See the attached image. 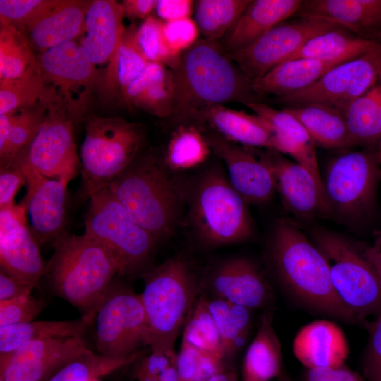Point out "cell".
Segmentation results:
<instances>
[{"mask_svg":"<svg viewBox=\"0 0 381 381\" xmlns=\"http://www.w3.org/2000/svg\"><path fill=\"white\" fill-rule=\"evenodd\" d=\"M215 42L198 39L173 70L171 116L178 121L200 119L210 108L229 102H255L252 81Z\"/></svg>","mask_w":381,"mask_h":381,"instance_id":"obj_1","label":"cell"},{"mask_svg":"<svg viewBox=\"0 0 381 381\" xmlns=\"http://www.w3.org/2000/svg\"><path fill=\"white\" fill-rule=\"evenodd\" d=\"M269 250L279 279L298 301L342 321L360 322L335 291L323 254L294 222H277Z\"/></svg>","mask_w":381,"mask_h":381,"instance_id":"obj_2","label":"cell"},{"mask_svg":"<svg viewBox=\"0 0 381 381\" xmlns=\"http://www.w3.org/2000/svg\"><path fill=\"white\" fill-rule=\"evenodd\" d=\"M119 268L97 241L64 231L54 241L44 274L54 294L77 308L90 323Z\"/></svg>","mask_w":381,"mask_h":381,"instance_id":"obj_3","label":"cell"},{"mask_svg":"<svg viewBox=\"0 0 381 381\" xmlns=\"http://www.w3.org/2000/svg\"><path fill=\"white\" fill-rule=\"evenodd\" d=\"M162 164L151 155L138 157L108 186L133 219L157 241L176 230L184 193Z\"/></svg>","mask_w":381,"mask_h":381,"instance_id":"obj_4","label":"cell"},{"mask_svg":"<svg viewBox=\"0 0 381 381\" xmlns=\"http://www.w3.org/2000/svg\"><path fill=\"white\" fill-rule=\"evenodd\" d=\"M198 286L188 262L166 260L144 275L140 298L149 326L150 351L171 353L182 326L195 305Z\"/></svg>","mask_w":381,"mask_h":381,"instance_id":"obj_5","label":"cell"},{"mask_svg":"<svg viewBox=\"0 0 381 381\" xmlns=\"http://www.w3.org/2000/svg\"><path fill=\"white\" fill-rule=\"evenodd\" d=\"M143 142L138 124L119 117L90 116L80 154L82 196L90 198L107 187L135 160Z\"/></svg>","mask_w":381,"mask_h":381,"instance_id":"obj_6","label":"cell"},{"mask_svg":"<svg viewBox=\"0 0 381 381\" xmlns=\"http://www.w3.org/2000/svg\"><path fill=\"white\" fill-rule=\"evenodd\" d=\"M247 202L218 169L198 179L190 198L189 216L198 238L205 244L239 243L253 234Z\"/></svg>","mask_w":381,"mask_h":381,"instance_id":"obj_7","label":"cell"},{"mask_svg":"<svg viewBox=\"0 0 381 381\" xmlns=\"http://www.w3.org/2000/svg\"><path fill=\"white\" fill-rule=\"evenodd\" d=\"M90 199L85 234L109 251L119 274H134L145 269L155 253V238L133 219L108 186Z\"/></svg>","mask_w":381,"mask_h":381,"instance_id":"obj_8","label":"cell"},{"mask_svg":"<svg viewBox=\"0 0 381 381\" xmlns=\"http://www.w3.org/2000/svg\"><path fill=\"white\" fill-rule=\"evenodd\" d=\"M315 245L327 262L338 296L361 323L381 313V280L360 248L337 233L319 230Z\"/></svg>","mask_w":381,"mask_h":381,"instance_id":"obj_9","label":"cell"},{"mask_svg":"<svg viewBox=\"0 0 381 381\" xmlns=\"http://www.w3.org/2000/svg\"><path fill=\"white\" fill-rule=\"evenodd\" d=\"M377 153L349 152L332 160L322 178L329 216L356 221L365 216L374 202L381 180Z\"/></svg>","mask_w":381,"mask_h":381,"instance_id":"obj_10","label":"cell"},{"mask_svg":"<svg viewBox=\"0 0 381 381\" xmlns=\"http://www.w3.org/2000/svg\"><path fill=\"white\" fill-rule=\"evenodd\" d=\"M37 65L43 81L56 103L73 123L85 115L98 71L76 41L40 52Z\"/></svg>","mask_w":381,"mask_h":381,"instance_id":"obj_11","label":"cell"},{"mask_svg":"<svg viewBox=\"0 0 381 381\" xmlns=\"http://www.w3.org/2000/svg\"><path fill=\"white\" fill-rule=\"evenodd\" d=\"M99 354L122 358L149 345V326L140 294L111 284L95 317Z\"/></svg>","mask_w":381,"mask_h":381,"instance_id":"obj_12","label":"cell"},{"mask_svg":"<svg viewBox=\"0 0 381 381\" xmlns=\"http://www.w3.org/2000/svg\"><path fill=\"white\" fill-rule=\"evenodd\" d=\"M13 161L66 184L77 176L80 162L73 123L59 105L49 107L37 134Z\"/></svg>","mask_w":381,"mask_h":381,"instance_id":"obj_13","label":"cell"},{"mask_svg":"<svg viewBox=\"0 0 381 381\" xmlns=\"http://www.w3.org/2000/svg\"><path fill=\"white\" fill-rule=\"evenodd\" d=\"M381 79V46L330 69L311 86L279 97L291 106L319 103L333 107L343 114L356 99Z\"/></svg>","mask_w":381,"mask_h":381,"instance_id":"obj_14","label":"cell"},{"mask_svg":"<svg viewBox=\"0 0 381 381\" xmlns=\"http://www.w3.org/2000/svg\"><path fill=\"white\" fill-rule=\"evenodd\" d=\"M339 27L323 20L302 17L277 25L248 47L229 52V56L253 82L285 61L312 38Z\"/></svg>","mask_w":381,"mask_h":381,"instance_id":"obj_15","label":"cell"},{"mask_svg":"<svg viewBox=\"0 0 381 381\" xmlns=\"http://www.w3.org/2000/svg\"><path fill=\"white\" fill-rule=\"evenodd\" d=\"M89 350L83 339L32 341L0 356V378L5 381H47L71 360Z\"/></svg>","mask_w":381,"mask_h":381,"instance_id":"obj_16","label":"cell"},{"mask_svg":"<svg viewBox=\"0 0 381 381\" xmlns=\"http://www.w3.org/2000/svg\"><path fill=\"white\" fill-rule=\"evenodd\" d=\"M27 212L21 202L0 210V266L5 273L38 287L46 265L27 225Z\"/></svg>","mask_w":381,"mask_h":381,"instance_id":"obj_17","label":"cell"},{"mask_svg":"<svg viewBox=\"0 0 381 381\" xmlns=\"http://www.w3.org/2000/svg\"><path fill=\"white\" fill-rule=\"evenodd\" d=\"M260 158L272 170L276 190L288 211L306 219L329 217L323 188L305 167L273 150L261 155Z\"/></svg>","mask_w":381,"mask_h":381,"instance_id":"obj_18","label":"cell"},{"mask_svg":"<svg viewBox=\"0 0 381 381\" xmlns=\"http://www.w3.org/2000/svg\"><path fill=\"white\" fill-rule=\"evenodd\" d=\"M211 150L224 162L228 179L248 204L269 200L276 190L274 175L260 158L233 144L219 134L206 136Z\"/></svg>","mask_w":381,"mask_h":381,"instance_id":"obj_19","label":"cell"},{"mask_svg":"<svg viewBox=\"0 0 381 381\" xmlns=\"http://www.w3.org/2000/svg\"><path fill=\"white\" fill-rule=\"evenodd\" d=\"M27 193L21 203L27 207L31 231L39 243L54 241L64 231L66 183L47 179L35 170L25 172Z\"/></svg>","mask_w":381,"mask_h":381,"instance_id":"obj_20","label":"cell"},{"mask_svg":"<svg viewBox=\"0 0 381 381\" xmlns=\"http://www.w3.org/2000/svg\"><path fill=\"white\" fill-rule=\"evenodd\" d=\"M123 18L121 3L90 1L78 42L97 71L98 66L107 67L121 42L126 29Z\"/></svg>","mask_w":381,"mask_h":381,"instance_id":"obj_21","label":"cell"},{"mask_svg":"<svg viewBox=\"0 0 381 381\" xmlns=\"http://www.w3.org/2000/svg\"><path fill=\"white\" fill-rule=\"evenodd\" d=\"M210 286L217 298L250 310L267 306L272 296L263 275L246 258H233L219 265L211 275Z\"/></svg>","mask_w":381,"mask_h":381,"instance_id":"obj_22","label":"cell"},{"mask_svg":"<svg viewBox=\"0 0 381 381\" xmlns=\"http://www.w3.org/2000/svg\"><path fill=\"white\" fill-rule=\"evenodd\" d=\"M293 352L307 369L334 368L344 365L349 346L338 325L317 320L298 332L293 341Z\"/></svg>","mask_w":381,"mask_h":381,"instance_id":"obj_23","label":"cell"},{"mask_svg":"<svg viewBox=\"0 0 381 381\" xmlns=\"http://www.w3.org/2000/svg\"><path fill=\"white\" fill-rule=\"evenodd\" d=\"M90 1L61 0L28 32L31 47L40 52L78 40Z\"/></svg>","mask_w":381,"mask_h":381,"instance_id":"obj_24","label":"cell"},{"mask_svg":"<svg viewBox=\"0 0 381 381\" xmlns=\"http://www.w3.org/2000/svg\"><path fill=\"white\" fill-rule=\"evenodd\" d=\"M302 17L323 20L364 36L381 25V0L303 1Z\"/></svg>","mask_w":381,"mask_h":381,"instance_id":"obj_25","label":"cell"},{"mask_svg":"<svg viewBox=\"0 0 381 381\" xmlns=\"http://www.w3.org/2000/svg\"><path fill=\"white\" fill-rule=\"evenodd\" d=\"M302 3L300 0L251 1L226 39V49L233 52L252 44L299 11Z\"/></svg>","mask_w":381,"mask_h":381,"instance_id":"obj_26","label":"cell"},{"mask_svg":"<svg viewBox=\"0 0 381 381\" xmlns=\"http://www.w3.org/2000/svg\"><path fill=\"white\" fill-rule=\"evenodd\" d=\"M341 64L306 58L286 61L253 80L252 87L255 94L259 95L285 97L311 86L330 69Z\"/></svg>","mask_w":381,"mask_h":381,"instance_id":"obj_27","label":"cell"},{"mask_svg":"<svg viewBox=\"0 0 381 381\" xmlns=\"http://www.w3.org/2000/svg\"><path fill=\"white\" fill-rule=\"evenodd\" d=\"M174 99V78L171 69L149 63L128 85L123 100L159 117L171 116Z\"/></svg>","mask_w":381,"mask_h":381,"instance_id":"obj_28","label":"cell"},{"mask_svg":"<svg viewBox=\"0 0 381 381\" xmlns=\"http://www.w3.org/2000/svg\"><path fill=\"white\" fill-rule=\"evenodd\" d=\"M201 119L207 121L228 141L271 148L274 131L256 114L217 105L207 109Z\"/></svg>","mask_w":381,"mask_h":381,"instance_id":"obj_29","label":"cell"},{"mask_svg":"<svg viewBox=\"0 0 381 381\" xmlns=\"http://www.w3.org/2000/svg\"><path fill=\"white\" fill-rule=\"evenodd\" d=\"M308 131L314 142L325 148L355 145L343 113L323 104L308 103L284 109Z\"/></svg>","mask_w":381,"mask_h":381,"instance_id":"obj_30","label":"cell"},{"mask_svg":"<svg viewBox=\"0 0 381 381\" xmlns=\"http://www.w3.org/2000/svg\"><path fill=\"white\" fill-rule=\"evenodd\" d=\"M272 314L265 313L246 353L244 381H270L277 378L284 366L279 339L273 327Z\"/></svg>","mask_w":381,"mask_h":381,"instance_id":"obj_31","label":"cell"},{"mask_svg":"<svg viewBox=\"0 0 381 381\" xmlns=\"http://www.w3.org/2000/svg\"><path fill=\"white\" fill-rule=\"evenodd\" d=\"M136 27L126 28L121 42L112 59L104 69L100 84L104 96H120L123 99L130 83L149 64L135 40Z\"/></svg>","mask_w":381,"mask_h":381,"instance_id":"obj_32","label":"cell"},{"mask_svg":"<svg viewBox=\"0 0 381 381\" xmlns=\"http://www.w3.org/2000/svg\"><path fill=\"white\" fill-rule=\"evenodd\" d=\"M49 107L39 104L0 114V165L13 161L30 144Z\"/></svg>","mask_w":381,"mask_h":381,"instance_id":"obj_33","label":"cell"},{"mask_svg":"<svg viewBox=\"0 0 381 381\" xmlns=\"http://www.w3.org/2000/svg\"><path fill=\"white\" fill-rule=\"evenodd\" d=\"M91 323L85 318L73 320L37 321L0 326V356L23 344L52 338L83 339Z\"/></svg>","mask_w":381,"mask_h":381,"instance_id":"obj_34","label":"cell"},{"mask_svg":"<svg viewBox=\"0 0 381 381\" xmlns=\"http://www.w3.org/2000/svg\"><path fill=\"white\" fill-rule=\"evenodd\" d=\"M380 46L375 40L355 37L337 28L312 38L286 61L306 58L343 63Z\"/></svg>","mask_w":381,"mask_h":381,"instance_id":"obj_35","label":"cell"},{"mask_svg":"<svg viewBox=\"0 0 381 381\" xmlns=\"http://www.w3.org/2000/svg\"><path fill=\"white\" fill-rule=\"evenodd\" d=\"M356 145H374L381 140V79L353 101L344 112Z\"/></svg>","mask_w":381,"mask_h":381,"instance_id":"obj_36","label":"cell"},{"mask_svg":"<svg viewBox=\"0 0 381 381\" xmlns=\"http://www.w3.org/2000/svg\"><path fill=\"white\" fill-rule=\"evenodd\" d=\"M209 310L218 328L224 358H229L244 344L251 325V310L215 298L207 299Z\"/></svg>","mask_w":381,"mask_h":381,"instance_id":"obj_37","label":"cell"},{"mask_svg":"<svg viewBox=\"0 0 381 381\" xmlns=\"http://www.w3.org/2000/svg\"><path fill=\"white\" fill-rule=\"evenodd\" d=\"M39 104H57L43 81L38 65L20 77L0 79V114Z\"/></svg>","mask_w":381,"mask_h":381,"instance_id":"obj_38","label":"cell"},{"mask_svg":"<svg viewBox=\"0 0 381 381\" xmlns=\"http://www.w3.org/2000/svg\"><path fill=\"white\" fill-rule=\"evenodd\" d=\"M211 148L206 136L195 126H180L171 135L165 155L166 167L183 171L204 162Z\"/></svg>","mask_w":381,"mask_h":381,"instance_id":"obj_39","label":"cell"},{"mask_svg":"<svg viewBox=\"0 0 381 381\" xmlns=\"http://www.w3.org/2000/svg\"><path fill=\"white\" fill-rule=\"evenodd\" d=\"M250 0H200L196 4L195 23L204 38L216 42L247 8Z\"/></svg>","mask_w":381,"mask_h":381,"instance_id":"obj_40","label":"cell"},{"mask_svg":"<svg viewBox=\"0 0 381 381\" xmlns=\"http://www.w3.org/2000/svg\"><path fill=\"white\" fill-rule=\"evenodd\" d=\"M143 355L144 351H139L127 358H114L89 350L71 360L47 381H92L138 361Z\"/></svg>","mask_w":381,"mask_h":381,"instance_id":"obj_41","label":"cell"},{"mask_svg":"<svg viewBox=\"0 0 381 381\" xmlns=\"http://www.w3.org/2000/svg\"><path fill=\"white\" fill-rule=\"evenodd\" d=\"M37 66L28 37L11 26H0V79L20 77Z\"/></svg>","mask_w":381,"mask_h":381,"instance_id":"obj_42","label":"cell"},{"mask_svg":"<svg viewBox=\"0 0 381 381\" xmlns=\"http://www.w3.org/2000/svg\"><path fill=\"white\" fill-rule=\"evenodd\" d=\"M198 349L224 360L220 334L207 304V298H200L186 322L183 339Z\"/></svg>","mask_w":381,"mask_h":381,"instance_id":"obj_43","label":"cell"},{"mask_svg":"<svg viewBox=\"0 0 381 381\" xmlns=\"http://www.w3.org/2000/svg\"><path fill=\"white\" fill-rule=\"evenodd\" d=\"M61 0H1L0 25L11 26L26 36L33 25Z\"/></svg>","mask_w":381,"mask_h":381,"instance_id":"obj_44","label":"cell"},{"mask_svg":"<svg viewBox=\"0 0 381 381\" xmlns=\"http://www.w3.org/2000/svg\"><path fill=\"white\" fill-rule=\"evenodd\" d=\"M135 40L149 63L163 64L172 71L180 62L181 56L174 55L169 49L163 35V21L148 16L136 28Z\"/></svg>","mask_w":381,"mask_h":381,"instance_id":"obj_45","label":"cell"},{"mask_svg":"<svg viewBox=\"0 0 381 381\" xmlns=\"http://www.w3.org/2000/svg\"><path fill=\"white\" fill-rule=\"evenodd\" d=\"M46 306L32 294L0 302V326L31 322Z\"/></svg>","mask_w":381,"mask_h":381,"instance_id":"obj_46","label":"cell"},{"mask_svg":"<svg viewBox=\"0 0 381 381\" xmlns=\"http://www.w3.org/2000/svg\"><path fill=\"white\" fill-rule=\"evenodd\" d=\"M199 29L190 18L163 22V35L170 52L176 56L190 48L198 40Z\"/></svg>","mask_w":381,"mask_h":381,"instance_id":"obj_47","label":"cell"},{"mask_svg":"<svg viewBox=\"0 0 381 381\" xmlns=\"http://www.w3.org/2000/svg\"><path fill=\"white\" fill-rule=\"evenodd\" d=\"M367 327L369 339L363 361V377L367 381H381V313Z\"/></svg>","mask_w":381,"mask_h":381,"instance_id":"obj_48","label":"cell"},{"mask_svg":"<svg viewBox=\"0 0 381 381\" xmlns=\"http://www.w3.org/2000/svg\"><path fill=\"white\" fill-rule=\"evenodd\" d=\"M25 184H27L25 176L16 164L0 165V210L15 205V196Z\"/></svg>","mask_w":381,"mask_h":381,"instance_id":"obj_49","label":"cell"},{"mask_svg":"<svg viewBox=\"0 0 381 381\" xmlns=\"http://www.w3.org/2000/svg\"><path fill=\"white\" fill-rule=\"evenodd\" d=\"M200 350L182 340L176 355V368L180 381H199Z\"/></svg>","mask_w":381,"mask_h":381,"instance_id":"obj_50","label":"cell"},{"mask_svg":"<svg viewBox=\"0 0 381 381\" xmlns=\"http://www.w3.org/2000/svg\"><path fill=\"white\" fill-rule=\"evenodd\" d=\"M304 381H367L345 365L334 368L307 369Z\"/></svg>","mask_w":381,"mask_h":381,"instance_id":"obj_51","label":"cell"},{"mask_svg":"<svg viewBox=\"0 0 381 381\" xmlns=\"http://www.w3.org/2000/svg\"><path fill=\"white\" fill-rule=\"evenodd\" d=\"M193 7L191 0H157L155 10L161 20L169 22L190 18Z\"/></svg>","mask_w":381,"mask_h":381,"instance_id":"obj_52","label":"cell"},{"mask_svg":"<svg viewBox=\"0 0 381 381\" xmlns=\"http://www.w3.org/2000/svg\"><path fill=\"white\" fill-rule=\"evenodd\" d=\"M35 286L0 270V302L30 295Z\"/></svg>","mask_w":381,"mask_h":381,"instance_id":"obj_53","label":"cell"},{"mask_svg":"<svg viewBox=\"0 0 381 381\" xmlns=\"http://www.w3.org/2000/svg\"><path fill=\"white\" fill-rule=\"evenodd\" d=\"M176 355L174 353H163L152 352L140 360L141 364L147 373L155 379L164 370L176 363Z\"/></svg>","mask_w":381,"mask_h":381,"instance_id":"obj_54","label":"cell"},{"mask_svg":"<svg viewBox=\"0 0 381 381\" xmlns=\"http://www.w3.org/2000/svg\"><path fill=\"white\" fill-rule=\"evenodd\" d=\"M157 0H124L121 2L124 17L130 19H146L155 10Z\"/></svg>","mask_w":381,"mask_h":381,"instance_id":"obj_55","label":"cell"},{"mask_svg":"<svg viewBox=\"0 0 381 381\" xmlns=\"http://www.w3.org/2000/svg\"><path fill=\"white\" fill-rule=\"evenodd\" d=\"M363 251L381 280V234L377 236L372 246L363 248Z\"/></svg>","mask_w":381,"mask_h":381,"instance_id":"obj_56","label":"cell"},{"mask_svg":"<svg viewBox=\"0 0 381 381\" xmlns=\"http://www.w3.org/2000/svg\"><path fill=\"white\" fill-rule=\"evenodd\" d=\"M155 381H180L179 375L176 368V364H172L157 377Z\"/></svg>","mask_w":381,"mask_h":381,"instance_id":"obj_57","label":"cell"},{"mask_svg":"<svg viewBox=\"0 0 381 381\" xmlns=\"http://www.w3.org/2000/svg\"><path fill=\"white\" fill-rule=\"evenodd\" d=\"M205 381H237V377L234 371L226 369L212 375Z\"/></svg>","mask_w":381,"mask_h":381,"instance_id":"obj_58","label":"cell"},{"mask_svg":"<svg viewBox=\"0 0 381 381\" xmlns=\"http://www.w3.org/2000/svg\"><path fill=\"white\" fill-rule=\"evenodd\" d=\"M134 381H155L140 362L133 372Z\"/></svg>","mask_w":381,"mask_h":381,"instance_id":"obj_59","label":"cell"},{"mask_svg":"<svg viewBox=\"0 0 381 381\" xmlns=\"http://www.w3.org/2000/svg\"><path fill=\"white\" fill-rule=\"evenodd\" d=\"M277 380L278 381H293V380L291 379V377L289 376V375L288 374V373L286 372V369L283 368L282 373H280V375H279V377H277Z\"/></svg>","mask_w":381,"mask_h":381,"instance_id":"obj_60","label":"cell"},{"mask_svg":"<svg viewBox=\"0 0 381 381\" xmlns=\"http://www.w3.org/2000/svg\"><path fill=\"white\" fill-rule=\"evenodd\" d=\"M377 154H378L379 157L381 155V140H380V142L379 143V145H378Z\"/></svg>","mask_w":381,"mask_h":381,"instance_id":"obj_61","label":"cell"},{"mask_svg":"<svg viewBox=\"0 0 381 381\" xmlns=\"http://www.w3.org/2000/svg\"><path fill=\"white\" fill-rule=\"evenodd\" d=\"M92 381H99V379H95V380H92Z\"/></svg>","mask_w":381,"mask_h":381,"instance_id":"obj_62","label":"cell"},{"mask_svg":"<svg viewBox=\"0 0 381 381\" xmlns=\"http://www.w3.org/2000/svg\"><path fill=\"white\" fill-rule=\"evenodd\" d=\"M0 381H5V380H4L3 379H1V378H0Z\"/></svg>","mask_w":381,"mask_h":381,"instance_id":"obj_63","label":"cell"},{"mask_svg":"<svg viewBox=\"0 0 381 381\" xmlns=\"http://www.w3.org/2000/svg\"><path fill=\"white\" fill-rule=\"evenodd\" d=\"M379 157H380V161H381V155H380V156Z\"/></svg>","mask_w":381,"mask_h":381,"instance_id":"obj_64","label":"cell"}]
</instances>
